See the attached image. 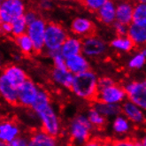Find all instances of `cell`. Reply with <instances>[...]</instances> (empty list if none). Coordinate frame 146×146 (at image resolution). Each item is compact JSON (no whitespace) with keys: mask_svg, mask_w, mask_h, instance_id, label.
Instances as JSON below:
<instances>
[{"mask_svg":"<svg viewBox=\"0 0 146 146\" xmlns=\"http://www.w3.org/2000/svg\"><path fill=\"white\" fill-rule=\"evenodd\" d=\"M21 135L19 124L13 119H0V142L7 144Z\"/></svg>","mask_w":146,"mask_h":146,"instance_id":"obj_12","label":"cell"},{"mask_svg":"<svg viewBox=\"0 0 146 146\" xmlns=\"http://www.w3.org/2000/svg\"><path fill=\"white\" fill-rule=\"evenodd\" d=\"M39 6L44 11H50L53 8V0H40Z\"/></svg>","mask_w":146,"mask_h":146,"instance_id":"obj_39","label":"cell"},{"mask_svg":"<svg viewBox=\"0 0 146 146\" xmlns=\"http://www.w3.org/2000/svg\"><path fill=\"white\" fill-rule=\"evenodd\" d=\"M146 61V50L143 48L140 51L133 55V57L128 60L127 66L132 70H140L144 66Z\"/></svg>","mask_w":146,"mask_h":146,"instance_id":"obj_29","label":"cell"},{"mask_svg":"<svg viewBox=\"0 0 146 146\" xmlns=\"http://www.w3.org/2000/svg\"><path fill=\"white\" fill-rule=\"evenodd\" d=\"M50 106V97L49 95V93L44 90L40 89L37 94V97L35 99V101H34L33 105L31 106L30 108L36 113H38L39 111L44 110Z\"/></svg>","mask_w":146,"mask_h":146,"instance_id":"obj_26","label":"cell"},{"mask_svg":"<svg viewBox=\"0 0 146 146\" xmlns=\"http://www.w3.org/2000/svg\"><path fill=\"white\" fill-rule=\"evenodd\" d=\"M11 27H12L11 35L13 36L14 37H17V36H20L21 35L26 34V31H27V28H28V23L26 22V21L24 20L22 16L18 19L14 20L11 23Z\"/></svg>","mask_w":146,"mask_h":146,"instance_id":"obj_31","label":"cell"},{"mask_svg":"<svg viewBox=\"0 0 146 146\" xmlns=\"http://www.w3.org/2000/svg\"><path fill=\"white\" fill-rule=\"evenodd\" d=\"M133 4H137V3H145L146 0H129Z\"/></svg>","mask_w":146,"mask_h":146,"instance_id":"obj_44","label":"cell"},{"mask_svg":"<svg viewBox=\"0 0 146 146\" xmlns=\"http://www.w3.org/2000/svg\"><path fill=\"white\" fill-rule=\"evenodd\" d=\"M86 116H87L90 123L95 128L100 129V128L104 127L106 124V118H105L102 114H100L98 111L94 109L93 107H91L89 110Z\"/></svg>","mask_w":146,"mask_h":146,"instance_id":"obj_30","label":"cell"},{"mask_svg":"<svg viewBox=\"0 0 146 146\" xmlns=\"http://www.w3.org/2000/svg\"><path fill=\"white\" fill-rule=\"evenodd\" d=\"M26 12L24 0H4L0 6V23H12Z\"/></svg>","mask_w":146,"mask_h":146,"instance_id":"obj_5","label":"cell"},{"mask_svg":"<svg viewBox=\"0 0 146 146\" xmlns=\"http://www.w3.org/2000/svg\"><path fill=\"white\" fill-rule=\"evenodd\" d=\"M113 121V130L116 135L122 136L127 135L131 131L132 124L127 118H125L122 114H119L116 117Z\"/></svg>","mask_w":146,"mask_h":146,"instance_id":"obj_24","label":"cell"},{"mask_svg":"<svg viewBox=\"0 0 146 146\" xmlns=\"http://www.w3.org/2000/svg\"><path fill=\"white\" fill-rule=\"evenodd\" d=\"M110 46L119 52H129L135 47L127 36L114 37L111 41Z\"/></svg>","mask_w":146,"mask_h":146,"instance_id":"obj_25","label":"cell"},{"mask_svg":"<svg viewBox=\"0 0 146 146\" xmlns=\"http://www.w3.org/2000/svg\"><path fill=\"white\" fill-rule=\"evenodd\" d=\"M79 1L88 11L91 13H96L108 0H79Z\"/></svg>","mask_w":146,"mask_h":146,"instance_id":"obj_32","label":"cell"},{"mask_svg":"<svg viewBox=\"0 0 146 146\" xmlns=\"http://www.w3.org/2000/svg\"><path fill=\"white\" fill-rule=\"evenodd\" d=\"M70 30L74 34V36L82 39L95 34L96 25L87 17L78 16L75 17L71 21Z\"/></svg>","mask_w":146,"mask_h":146,"instance_id":"obj_11","label":"cell"},{"mask_svg":"<svg viewBox=\"0 0 146 146\" xmlns=\"http://www.w3.org/2000/svg\"><path fill=\"white\" fill-rule=\"evenodd\" d=\"M107 51L106 42L97 35L82 39V54L86 58H99Z\"/></svg>","mask_w":146,"mask_h":146,"instance_id":"obj_7","label":"cell"},{"mask_svg":"<svg viewBox=\"0 0 146 146\" xmlns=\"http://www.w3.org/2000/svg\"><path fill=\"white\" fill-rule=\"evenodd\" d=\"M98 77L97 74L90 69L74 76L70 90L79 98L95 101L98 90Z\"/></svg>","mask_w":146,"mask_h":146,"instance_id":"obj_1","label":"cell"},{"mask_svg":"<svg viewBox=\"0 0 146 146\" xmlns=\"http://www.w3.org/2000/svg\"><path fill=\"white\" fill-rule=\"evenodd\" d=\"M134 4L129 0H123L116 3L115 21L124 25H130L132 23Z\"/></svg>","mask_w":146,"mask_h":146,"instance_id":"obj_15","label":"cell"},{"mask_svg":"<svg viewBox=\"0 0 146 146\" xmlns=\"http://www.w3.org/2000/svg\"><path fill=\"white\" fill-rule=\"evenodd\" d=\"M113 83H115L114 81L111 78H110V77H107V76L100 77V78H98V90L106 88L108 86L113 84Z\"/></svg>","mask_w":146,"mask_h":146,"instance_id":"obj_35","label":"cell"},{"mask_svg":"<svg viewBox=\"0 0 146 146\" xmlns=\"http://www.w3.org/2000/svg\"><path fill=\"white\" fill-rule=\"evenodd\" d=\"M68 36L66 29L57 22L47 23L44 33V50L50 56L59 51L61 45Z\"/></svg>","mask_w":146,"mask_h":146,"instance_id":"obj_3","label":"cell"},{"mask_svg":"<svg viewBox=\"0 0 146 146\" xmlns=\"http://www.w3.org/2000/svg\"><path fill=\"white\" fill-rule=\"evenodd\" d=\"M113 29H114L115 33L117 34V36H127L128 26L115 21V22L113 24Z\"/></svg>","mask_w":146,"mask_h":146,"instance_id":"obj_34","label":"cell"},{"mask_svg":"<svg viewBox=\"0 0 146 146\" xmlns=\"http://www.w3.org/2000/svg\"><path fill=\"white\" fill-rule=\"evenodd\" d=\"M113 1L117 3V2H119V1H123V0H113Z\"/></svg>","mask_w":146,"mask_h":146,"instance_id":"obj_46","label":"cell"},{"mask_svg":"<svg viewBox=\"0 0 146 146\" xmlns=\"http://www.w3.org/2000/svg\"><path fill=\"white\" fill-rule=\"evenodd\" d=\"M115 11L116 2L113 0H108L96 12V16L98 21L102 24L106 26H113L115 22Z\"/></svg>","mask_w":146,"mask_h":146,"instance_id":"obj_17","label":"cell"},{"mask_svg":"<svg viewBox=\"0 0 146 146\" xmlns=\"http://www.w3.org/2000/svg\"><path fill=\"white\" fill-rule=\"evenodd\" d=\"M0 32L2 34H5V35H11L12 33L11 23H6V22L0 23Z\"/></svg>","mask_w":146,"mask_h":146,"instance_id":"obj_40","label":"cell"},{"mask_svg":"<svg viewBox=\"0 0 146 146\" xmlns=\"http://www.w3.org/2000/svg\"><path fill=\"white\" fill-rule=\"evenodd\" d=\"M127 96L122 86L113 83L106 88L98 90L95 101H99L106 104L121 105L126 100Z\"/></svg>","mask_w":146,"mask_h":146,"instance_id":"obj_9","label":"cell"},{"mask_svg":"<svg viewBox=\"0 0 146 146\" xmlns=\"http://www.w3.org/2000/svg\"><path fill=\"white\" fill-rule=\"evenodd\" d=\"M3 1H4V0H0V6H1V5H2V3H3Z\"/></svg>","mask_w":146,"mask_h":146,"instance_id":"obj_48","label":"cell"},{"mask_svg":"<svg viewBox=\"0 0 146 146\" xmlns=\"http://www.w3.org/2000/svg\"><path fill=\"white\" fill-rule=\"evenodd\" d=\"M122 115L134 125H143L145 121L144 111L129 100H125L121 105Z\"/></svg>","mask_w":146,"mask_h":146,"instance_id":"obj_13","label":"cell"},{"mask_svg":"<svg viewBox=\"0 0 146 146\" xmlns=\"http://www.w3.org/2000/svg\"><path fill=\"white\" fill-rule=\"evenodd\" d=\"M100 146H113V141L111 140H102Z\"/></svg>","mask_w":146,"mask_h":146,"instance_id":"obj_43","label":"cell"},{"mask_svg":"<svg viewBox=\"0 0 146 146\" xmlns=\"http://www.w3.org/2000/svg\"><path fill=\"white\" fill-rule=\"evenodd\" d=\"M36 114L42 124V130H44L48 135L54 137L60 134V119H59L52 106L50 105V106L39 111Z\"/></svg>","mask_w":146,"mask_h":146,"instance_id":"obj_4","label":"cell"},{"mask_svg":"<svg viewBox=\"0 0 146 146\" xmlns=\"http://www.w3.org/2000/svg\"><path fill=\"white\" fill-rule=\"evenodd\" d=\"M40 89L33 81L28 79L17 89V105L23 107H31L34 101L36 98Z\"/></svg>","mask_w":146,"mask_h":146,"instance_id":"obj_10","label":"cell"},{"mask_svg":"<svg viewBox=\"0 0 146 146\" xmlns=\"http://www.w3.org/2000/svg\"><path fill=\"white\" fill-rule=\"evenodd\" d=\"M47 22L39 17L35 21L28 25L26 34L32 41L35 52H42L44 50V33Z\"/></svg>","mask_w":146,"mask_h":146,"instance_id":"obj_6","label":"cell"},{"mask_svg":"<svg viewBox=\"0 0 146 146\" xmlns=\"http://www.w3.org/2000/svg\"><path fill=\"white\" fill-rule=\"evenodd\" d=\"M126 96L130 102L143 110L146 109V82L145 81H133L125 85Z\"/></svg>","mask_w":146,"mask_h":146,"instance_id":"obj_8","label":"cell"},{"mask_svg":"<svg viewBox=\"0 0 146 146\" xmlns=\"http://www.w3.org/2000/svg\"><path fill=\"white\" fill-rule=\"evenodd\" d=\"M59 1H64V0H59Z\"/></svg>","mask_w":146,"mask_h":146,"instance_id":"obj_49","label":"cell"},{"mask_svg":"<svg viewBox=\"0 0 146 146\" xmlns=\"http://www.w3.org/2000/svg\"><path fill=\"white\" fill-rule=\"evenodd\" d=\"M74 75L72 74L67 69L60 70L53 68L51 71V78H52L53 82L56 84L66 89H70L74 80Z\"/></svg>","mask_w":146,"mask_h":146,"instance_id":"obj_22","label":"cell"},{"mask_svg":"<svg viewBox=\"0 0 146 146\" xmlns=\"http://www.w3.org/2000/svg\"><path fill=\"white\" fill-rule=\"evenodd\" d=\"M2 66V61H1V58H0V68Z\"/></svg>","mask_w":146,"mask_h":146,"instance_id":"obj_47","label":"cell"},{"mask_svg":"<svg viewBox=\"0 0 146 146\" xmlns=\"http://www.w3.org/2000/svg\"><path fill=\"white\" fill-rule=\"evenodd\" d=\"M60 53L66 59L82 53V39L75 36H68L59 49Z\"/></svg>","mask_w":146,"mask_h":146,"instance_id":"obj_18","label":"cell"},{"mask_svg":"<svg viewBox=\"0 0 146 146\" xmlns=\"http://www.w3.org/2000/svg\"><path fill=\"white\" fill-rule=\"evenodd\" d=\"M28 146H58L56 137L51 136L44 130L38 129L31 133Z\"/></svg>","mask_w":146,"mask_h":146,"instance_id":"obj_19","label":"cell"},{"mask_svg":"<svg viewBox=\"0 0 146 146\" xmlns=\"http://www.w3.org/2000/svg\"><path fill=\"white\" fill-rule=\"evenodd\" d=\"M135 146H146L145 138L141 139V140H137V141L135 140Z\"/></svg>","mask_w":146,"mask_h":146,"instance_id":"obj_42","label":"cell"},{"mask_svg":"<svg viewBox=\"0 0 146 146\" xmlns=\"http://www.w3.org/2000/svg\"><path fill=\"white\" fill-rule=\"evenodd\" d=\"M23 18L29 25V24L32 23L33 21H35L36 19H38L39 15L35 10H26V12L23 15Z\"/></svg>","mask_w":146,"mask_h":146,"instance_id":"obj_36","label":"cell"},{"mask_svg":"<svg viewBox=\"0 0 146 146\" xmlns=\"http://www.w3.org/2000/svg\"><path fill=\"white\" fill-rule=\"evenodd\" d=\"M50 57L52 58L54 68H57V69H60V70L66 69V58L60 53H59V51H57V52L53 53L52 55H50Z\"/></svg>","mask_w":146,"mask_h":146,"instance_id":"obj_33","label":"cell"},{"mask_svg":"<svg viewBox=\"0 0 146 146\" xmlns=\"http://www.w3.org/2000/svg\"><path fill=\"white\" fill-rule=\"evenodd\" d=\"M97 110L100 114L105 118L116 117L121 113V105H113V104H106V103L95 101L92 106Z\"/></svg>","mask_w":146,"mask_h":146,"instance_id":"obj_23","label":"cell"},{"mask_svg":"<svg viewBox=\"0 0 146 146\" xmlns=\"http://www.w3.org/2000/svg\"><path fill=\"white\" fill-rule=\"evenodd\" d=\"M102 143V140L99 138H90L88 142L83 143L82 146H100Z\"/></svg>","mask_w":146,"mask_h":146,"instance_id":"obj_41","label":"cell"},{"mask_svg":"<svg viewBox=\"0 0 146 146\" xmlns=\"http://www.w3.org/2000/svg\"><path fill=\"white\" fill-rule=\"evenodd\" d=\"M66 69L74 75L82 74L90 69L89 59L82 53L66 58Z\"/></svg>","mask_w":146,"mask_h":146,"instance_id":"obj_16","label":"cell"},{"mask_svg":"<svg viewBox=\"0 0 146 146\" xmlns=\"http://www.w3.org/2000/svg\"><path fill=\"white\" fill-rule=\"evenodd\" d=\"M113 146H135V140L131 138H122L113 141Z\"/></svg>","mask_w":146,"mask_h":146,"instance_id":"obj_38","label":"cell"},{"mask_svg":"<svg viewBox=\"0 0 146 146\" xmlns=\"http://www.w3.org/2000/svg\"><path fill=\"white\" fill-rule=\"evenodd\" d=\"M2 74L16 89H18L22 83H24L29 79L26 72L21 66H17V65L6 66L4 68Z\"/></svg>","mask_w":146,"mask_h":146,"instance_id":"obj_14","label":"cell"},{"mask_svg":"<svg viewBox=\"0 0 146 146\" xmlns=\"http://www.w3.org/2000/svg\"><path fill=\"white\" fill-rule=\"evenodd\" d=\"M29 138L24 135H20L12 142L8 143L6 146H28Z\"/></svg>","mask_w":146,"mask_h":146,"instance_id":"obj_37","label":"cell"},{"mask_svg":"<svg viewBox=\"0 0 146 146\" xmlns=\"http://www.w3.org/2000/svg\"><path fill=\"white\" fill-rule=\"evenodd\" d=\"M0 146H6V144L4 143H1V142H0Z\"/></svg>","mask_w":146,"mask_h":146,"instance_id":"obj_45","label":"cell"},{"mask_svg":"<svg viewBox=\"0 0 146 146\" xmlns=\"http://www.w3.org/2000/svg\"><path fill=\"white\" fill-rule=\"evenodd\" d=\"M127 36L135 47H142L146 42V28L131 23L128 25Z\"/></svg>","mask_w":146,"mask_h":146,"instance_id":"obj_21","label":"cell"},{"mask_svg":"<svg viewBox=\"0 0 146 146\" xmlns=\"http://www.w3.org/2000/svg\"><path fill=\"white\" fill-rule=\"evenodd\" d=\"M0 97L11 105H17V89L6 80L5 77L0 75Z\"/></svg>","mask_w":146,"mask_h":146,"instance_id":"obj_20","label":"cell"},{"mask_svg":"<svg viewBox=\"0 0 146 146\" xmlns=\"http://www.w3.org/2000/svg\"><path fill=\"white\" fill-rule=\"evenodd\" d=\"M15 42L17 46L19 47L20 50L25 55H31L35 52L34 50V45L32 44V41L28 36L27 34H24L20 36L15 37Z\"/></svg>","mask_w":146,"mask_h":146,"instance_id":"obj_28","label":"cell"},{"mask_svg":"<svg viewBox=\"0 0 146 146\" xmlns=\"http://www.w3.org/2000/svg\"><path fill=\"white\" fill-rule=\"evenodd\" d=\"M94 129L85 114L76 115L69 124L68 133L74 146H82L91 138Z\"/></svg>","mask_w":146,"mask_h":146,"instance_id":"obj_2","label":"cell"},{"mask_svg":"<svg viewBox=\"0 0 146 146\" xmlns=\"http://www.w3.org/2000/svg\"><path fill=\"white\" fill-rule=\"evenodd\" d=\"M132 23L146 28V5L145 3L134 4Z\"/></svg>","mask_w":146,"mask_h":146,"instance_id":"obj_27","label":"cell"}]
</instances>
